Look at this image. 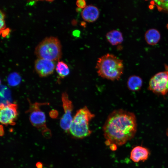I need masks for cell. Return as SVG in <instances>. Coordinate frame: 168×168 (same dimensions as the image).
I'll return each instance as SVG.
<instances>
[{"label":"cell","instance_id":"cell-1","mask_svg":"<svg viewBox=\"0 0 168 168\" xmlns=\"http://www.w3.org/2000/svg\"><path fill=\"white\" fill-rule=\"evenodd\" d=\"M134 114L122 109L115 110L108 116L103 127L107 144L120 146L132 138L137 131Z\"/></svg>","mask_w":168,"mask_h":168},{"label":"cell","instance_id":"cell-2","mask_svg":"<svg viewBox=\"0 0 168 168\" xmlns=\"http://www.w3.org/2000/svg\"><path fill=\"white\" fill-rule=\"evenodd\" d=\"M96 68L100 77L114 81L120 79L123 74L124 67L122 60L108 53L98 58Z\"/></svg>","mask_w":168,"mask_h":168},{"label":"cell","instance_id":"cell-3","mask_svg":"<svg viewBox=\"0 0 168 168\" xmlns=\"http://www.w3.org/2000/svg\"><path fill=\"white\" fill-rule=\"evenodd\" d=\"M95 116V115L86 106L77 110L69 129L71 134L78 138L89 136L92 132L89 128V123Z\"/></svg>","mask_w":168,"mask_h":168},{"label":"cell","instance_id":"cell-4","mask_svg":"<svg viewBox=\"0 0 168 168\" xmlns=\"http://www.w3.org/2000/svg\"><path fill=\"white\" fill-rule=\"evenodd\" d=\"M35 54L38 58L58 61L62 55L60 42L56 37H46L35 48Z\"/></svg>","mask_w":168,"mask_h":168},{"label":"cell","instance_id":"cell-5","mask_svg":"<svg viewBox=\"0 0 168 168\" xmlns=\"http://www.w3.org/2000/svg\"><path fill=\"white\" fill-rule=\"evenodd\" d=\"M29 107L26 112L29 114L30 121L32 124L41 131L45 136L51 135L50 130L47 127L45 115L40 109V106L48 103L35 102L32 103L28 100Z\"/></svg>","mask_w":168,"mask_h":168},{"label":"cell","instance_id":"cell-6","mask_svg":"<svg viewBox=\"0 0 168 168\" xmlns=\"http://www.w3.org/2000/svg\"><path fill=\"white\" fill-rule=\"evenodd\" d=\"M148 87L155 93L166 95L168 92V71L160 72L155 74L150 79Z\"/></svg>","mask_w":168,"mask_h":168},{"label":"cell","instance_id":"cell-7","mask_svg":"<svg viewBox=\"0 0 168 168\" xmlns=\"http://www.w3.org/2000/svg\"><path fill=\"white\" fill-rule=\"evenodd\" d=\"M61 99L64 113L60 119V125L62 129L68 131L69 130L73 119L72 116L73 105L66 92L63 93Z\"/></svg>","mask_w":168,"mask_h":168},{"label":"cell","instance_id":"cell-8","mask_svg":"<svg viewBox=\"0 0 168 168\" xmlns=\"http://www.w3.org/2000/svg\"><path fill=\"white\" fill-rule=\"evenodd\" d=\"M17 109V105L15 104H1L0 107L1 123L5 125H14L18 115Z\"/></svg>","mask_w":168,"mask_h":168},{"label":"cell","instance_id":"cell-9","mask_svg":"<svg viewBox=\"0 0 168 168\" xmlns=\"http://www.w3.org/2000/svg\"><path fill=\"white\" fill-rule=\"evenodd\" d=\"M56 66L55 61L43 58H38L35 63V70L40 77H45L52 74Z\"/></svg>","mask_w":168,"mask_h":168},{"label":"cell","instance_id":"cell-10","mask_svg":"<svg viewBox=\"0 0 168 168\" xmlns=\"http://www.w3.org/2000/svg\"><path fill=\"white\" fill-rule=\"evenodd\" d=\"M150 155L149 150L142 146H137L131 150L130 158L135 162L144 161L147 160Z\"/></svg>","mask_w":168,"mask_h":168},{"label":"cell","instance_id":"cell-11","mask_svg":"<svg viewBox=\"0 0 168 168\" xmlns=\"http://www.w3.org/2000/svg\"><path fill=\"white\" fill-rule=\"evenodd\" d=\"M99 15L100 12L98 8L91 5L86 6L81 12L82 19L89 22L96 21L99 18Z\"/></svg>","mask_w":168,"mask_h":168},{"label":"cell","instance_id":"cell-12","mask_svg":"<svg viewBox=\"0 0 168 168\" xmlns=\"http://www.w3.org/2000/svg\"><path fill=\"white\" fill-rule=\"evenodd\" d=\"M145 40L149 45H155L158 43L161 38L159 32L155 29L148 30L144 35Z\"/></svg>","mask_w":168,"mask_h":168},{"label":"cell","instance_id":"cell-13","mask_svg":"<svg viewBox=\"0 0 168 168\" xmlns=\"http://www.w3.org/2000/svg\"><path fill=\"white\" fill-rule=\"evenodd\" d=\"M106 37L107 41L113 45L120 44L123 41L122 33L117 30H113L108 32L106 35Z\"/></svg>","mask_w":168,"mask_h":168},{"label":"cell","instance_id":"cell-14","mask_svg":"<svg viewBox=\"0 0 168 168\" xmlns=\"http://www.w3.org/2000/svg\"><path fill=\"white\" fill-rule=\"evenodd\" d=\"M142 84V79L135 75L130 77L127 82V86L128 89L133 91H137L140 89Z\"/></svg>","mask_w":168,"mask_h":168},{"label":"cell","instance_id":"cell-15","mask_svg":"<svg viewBox=\"0 0 168 168\" xmlns=\"http://www.w3.org/2000/svg\"><path fill=\"white\" fill-rule=\"evenodd\" d=\"M56 70L59 77L63 78L69 75L70 70L68 65L63 61H58L56 66Z\"/></svg>","mask_w":168,"mask_h":168},{"label":"cell","instance_id":"cell-16","mask_svg":"<svg viewBox=\"0 0 168 168\" xmlns=\"http://www.w3.org/2000/svg\"><path fill=\"white\" fill-rule=\"evenodd\" d=\"M152 2L159 11H168V0H155Z\"/></svg>","mask_w":168,"mask_h":168},{"label":"cell","instance_id":"cell-17","mask_svg":"<svg viewBox=\"0 0 168 168\" xmlns=\"http://www.w3.org/2000/svg\"><path fill=\"white\" fill-rule=\"evenodd\" d=\"M76 4L78 7L80 9H84L86 6V2L84 0H78L76 2Z\"/></svg>","mask_w":168,"mask_h":168},{"label":"cell","instance_id":"cell-18","mask_svg":"<svg viewBox=\"0 0 168 168\" xmlns=\"http://www.w3.org/2000/svg\"><path fill=\"white\" fill-rule=\"evenodd\" d=\"M10 31V30L8 28L2 30V32H1V33H2V36L3 37H5L8 34Z\"/></svg>","mask_w":168,"mask_h":168},{"label":"cell","instance_id":"cell-19","mask_svg":"<svg viewBox=\"0 0 168 168\" xmlns=\"http://www.w3.org/2000/svg\"><path fill=\"white\" fill-rule=\"evenodd\" d=\"M6 27L5 21L4 20H0V30H4Z\"/></svg>","mask_w":168,"mask_h":168},{"label":"cell","instance_id":"cell-20","mask_svg":"<svg viewBox=\"0 0 168 168\" xmlns=\"http://www.w3.org/2000/svg\"><path fill=\"white\" fill-rule=\"evenodd\" d=\"M5 16L4 14L2 12L1 10L0 11V20H4Z\"/></svg>","mask_w":168,"mask_h":168},{"label":"cell","instance_id":"cell-21","mask_svg":"<svg viewBox=\"0 0 168 168\" xmlns=\"http://www.w3.org/2000/svg\"><path fill=\"white\" fill-rule=\"evenodd\" d=\"M36 166L37 168H42V164L40 162H38L36 164Z\"/></svg>","mask_w":168,"mask_h":168}]
</instances>
